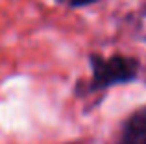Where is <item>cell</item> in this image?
<instances>
[{
	"label": "cell",
	"instance_id": "3957f363",
	"mask_svg": "<svg viewBox=\"0 0 146 144\" xmlns=\"http://www.w3.org/2000/svg\"><path fill=\"white\" fill-rule=\"evenodd\" d=\"M100 0H68L72 7H85V6H91V4H96Z\"/></svg>",
	"mask_w": 146,
	"mask_h": 144
},
{
	"label": "cell",
	"instance_id": "6da1fadb",
	"mask_svg": "<svg viewBox=\"0 0 146 144\" xmlns=\"http://www.w3.org/2000/svg\"><path fill=\"white\" fill-rule=\"evenodd\" d=\"M89 63L93 69V79L87 87V92L106 90L113 85H126V83L135 81L141 65L137 57L124 54H115L111 57L91 54Z\"/></svg>",
	"mask_w": 146,
	"mask_h": 144
},
{
	"label": "cell",
	"instance_id": "7a4b0ae2",
	"mask_svg": "<svg viewBox=\"0 0 146 144\" xmlns=\"http://www.w3.org/2000/svg\"><path fill=\"white\" fill-rule=\"evenodd\" d=\"M117 144H146V105L128 116Z\"/></svg>",
	"mask_w": 146,
	"mask_h": 144
}]
</instances>
